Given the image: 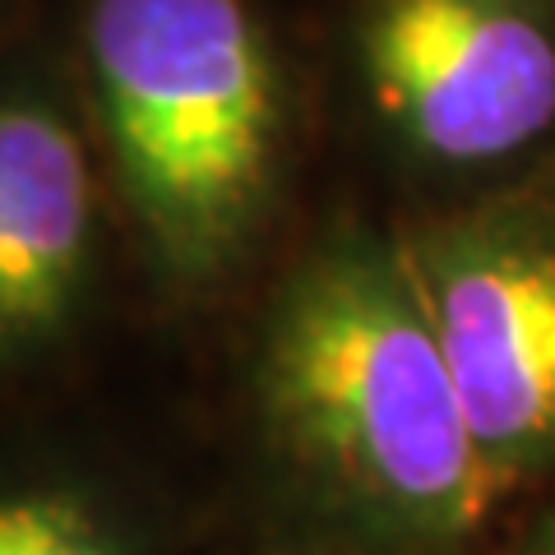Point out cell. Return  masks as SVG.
Returning <instances> with one entry per match:
<instances>
[{"instance_id": "2", "label": "cell", "mask_w": 555, "mask_h": 555, "mask_svg": "<svg viewBox=\"0 0 555 555\" xmlns=\"http://www.w3.org/2000/svg\"><path fill=\"white\" fill-rule=\"evenodd\" d=\"M102 130L153 259L208 283L264 222L278 149L269 47L241 0H93Z\"/></svg>"}, {"instance_id": "1", "label": "cell", "mask_w": 555, "mask_h": 555, "mask_svg": "<svg viewBox=\"0 0 555 555\" xmlns=\"http://www.w3.org/2000/svg\"><path fill=\"white\" fill-rule=\"evenodd\" d=\"M259 412L306 486L389 555L473 542L505 486L486 463L408 250L347 232L278 287Z\"/></svg>"}, {"instance_id": "3", "label": "cell", "mask_w": 555, "mask_h": 555, "mask_svg": "<svg viewBox=\"0 0 555 555\" xmlns=\"http://www.w3.org/2000/svg\"><path fill=\"white\" fill-rule=\"evenodd\" d=\"M500 486L555 463V214L477 208L403 241Z\"/></svg>"}, {"instance_id": "5", "label": "cell", "mask_w": 555, "mask_h": 555, "mask_svg": "<svg viewBox=\"0 0 555 555\" xmlns=\"http://www.w3.org/2000/svg\"><path fill=\"white\" fill-rule=\"evenodd\" d=\"M93 264V171L47 102H0V357L47 347L75 320Z\"/></svg>"}, {"instance_id": "6", "label": "cell", "mask_w": 555, "mask_h": 555, "mask_svg": "<svg viewBox=\"0 0 555 555\" xmlns=\"http://www.w3.org/2000/svg\"><path fill=\"white\" fill-rule=\"evenodd\" d=\"M0 555H130L116 528L65 486L0 491Z\"/></svg>"}, {"instance_id": "7", "label": "cell", "mask_w": 555, "mask_h": 555, "mask_svg": "<svg viewBox=\"0 0 555 555\" xmlns=\"http://www.w3.org/2000/svg\"><path fill=\"white\" fill-rule=\"evenodd\" d=\"M528 555H555V518H551V524H546L542 532H537V537H532V546H528Z\"/></svg>"}, {"instance_id": "4", "label": "cell", "mask_w": 555, "mask_h": 555, "mask_svg": "<svg viewBox=\"0 0 555 555\" xmlns=\"http://www.w3.org/2000/svg\"><path fill=\"white\" fill-rule=\"evenodd\" d=\"M361 65L416 153L500 163L555 126V28L537 0H371Z\"/></svg>"}]
</instances>
